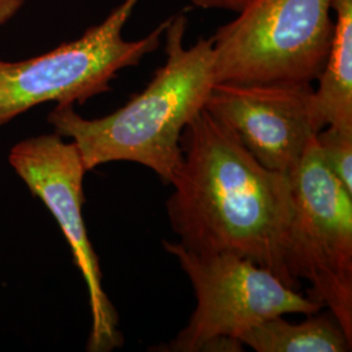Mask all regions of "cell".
<instances>
[{
    "label": "cell",
    "instance_id": "5b68a950",
    "mask_svg": "<svg viewBox=\"0 0 352 352\" xmlns=\"http://www.w3.org/2000/svg\"><path fill=\"white\" fill-rule=\"evenodd\" d=\"M139 1L123 0L101 24L49 52L21 62L0 60V126L46 102L84 104L110 91V82L122 69L139 65L157 50L170 19L146 37H123Z\"/></svg>",
    "mask_w": 352,
    "mask_h": 352
},
{
    "label": "cell",
    "instance_id": "277c9868",
    "mask_svg": "<svg viewBox=\"0 0 352 352\" xmlns=\"http://www.w3.org/2000/svg\"><path fill=\"white\" fill-rule=\"evenodd\" d=\"M195 289L197 305L166 351H243L240 338L277 316L314 315L322 308L272 272L231 253H199L164 240Z\"/></svg>",
    "mask_w": 352,
    "mask_h": 352
},
{
    "label": "cell",
    "instance_id": "8fae6325",
    "mask_svg": "<svg viewBox=\"0 0 352 352\" xmlns=\"http://www.w3.org/2000/svg\"><path fill=\"white\" fill-rule=\"evenodd\" d=\"M316 141L327 168L352 193V131L325 126Z\"/></svg>",
    "mask_w": 352,
    "mask_h": 352
},
{
    "label": "cell",
    "instance_id": "9c48e42d",
    "mask_svg": "<svg viewBox=\"0 0 352 352\" xmlns=\"http://www.w3.org/2000/svg\"><path fill=\"white\" fill-rule=\"evenodd\" d=\"M334 33L327 63L316 80L315 113L321 128L352 131V0H333Z\"/></svg>",
    "mask_w": 352,
    "mask_h": 352
},
{
    "label": "cell",
    "instance_id": "52a82bcc",
    "mask_svg": "<svg viewBox=\"0 0 352 352\" xmlns=\"http://www.w3.org/2000/svg\"><path fill=\"white\" fill-rule=\"evenodd\" d=\"M10 164L55 217L85 279L91 311L87 350L109 352L120 347L123 334L119 330V317L102 287L100 260L82 218L87 168L75 142H65L58 133L26 139L11 149Z\"/></svg>",
    "mask_w": 352,
    "mask_h": 352
},
{
    "label": "cell",
    "instance_id": "3957f363",
    "mask_svg": "<svg viewBox=\"0 0 352 352\" xmlns=\"http://www.w3.org/2000/svg\"><path fill=\"white\" fill-rule=\"evenodd\" d=\"M331 1L248 0L210 38L215 82H315L334 33Z\"/></svg>",
    "mask_w": 352,
    "mask_h": 352
},
{
    "label": "cell",
    "instance_id": "7a4b0ae2",
    "mask_svg": "<svg viewBox=\"0 0 352 352\" xmlns=\"http://www.w3.org/2000/svg\"><path fill=\"white\" fill-rule=\"evenodd\" d=\"M188 19L170 17L164 30L166 62L146 85L115 113L85 119L72 104L49 113L55 133L72 139L87 171L126 161L142 164L170 184L182 160L184 128L205 109L215 84L210 38L184 46Z\"/></svg>",
    "mask_w": 352,
    "mask_h": 352
},
{
    "label": "cell",
    "instance_id": "30bf717a",
    "mask_svg": "<svg viewBox=\"0 0 352 352\" xmlns=\"http://www.w3.org/2000/svg\"><path fill=\"white\" fill-rule=\"evenodd\" d=\"M240 342L257 352H347L352 347L330 312L308 315L299 324H291L283 316L272 317L244 333Z\"/></svg>",
    "mask_w": 352,
    "mask_h": 352
},
{
    "label": "cell",
    "instance_id": "6da1fadb",
    "mask_svg": "<svg viewBox=\"0 0 352 352\" xmlns=\"http://www.w3.org/2000/svg\"><path fill=\"white\" fill-rule=\"evenodd\" d=\"M167 215L179 243L231 253L300 289L289 267L292 189L287 174L260 164L205 109L184 128Z\"/></svg>",
    "mask_w": 352,
    "mask_h": 352
},
{
    "label": "cell",
    "instance_id": "8992f818",
    "mask_svg": "<svg viewBox=\"0 0 352 352\" xmlns=\"http://www.w3.org/2000/svg\"><path fill=\"white\" fill-rule=\"evenodd\" d=\"M289 179V272L352 340V193L327 168L316 138Z\"/></svg>",
    "mask_w": 352,
    "mask_h": 352
},
{
    "label": "cell",
    "instance_id": "ba28073f",
    "mask_svg": "<svg viewBox=\"0 0 352 352\" xmlns=\"http://www.w3.org/2000/svg\"><path fill=\"white\" fill-rule=\"evenodd\" d=\"M312 84L215 82L205 110L272 171L289 175L322 129Z\"/></svg>",
    "mask_w": 352,
    "mask_h": 352
},
{
    "label": "cell",
    "instance_id": "7c38bea8",
    "mask_svg": "<svg viewBox=\"0 0 352 352\" xmlns=\"http://www.w3.org/2000/svg\"><path fill=\"white\" fill-rule=\"evenodd\" d=\"M193 7L202 10H218L238 13L248 0H188Z\"/></svg>",
    "mask_w": 352,
    "mask_h": 352
},
{
    "label": "cell",
    "instance_id": "4fadbf2b",
    "mask_svg": "<svg viewBox=\"0 0 352 352\" xmlns=\"http://www.w3.org/2000/svg\"><path fill=\"white\" fill-rule=\"evenodd\" d=\"M24 3L25 0H0V26L10 21Z\"/></svg>",
    "mask_w": 352,
    "mask_h": 352
}]
</instances>
